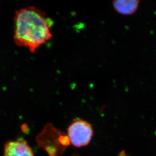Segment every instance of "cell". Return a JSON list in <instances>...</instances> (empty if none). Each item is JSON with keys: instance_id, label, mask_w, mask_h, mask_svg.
Instances as JSON below:
<instances>
[{"instance_id": "1", "label": "cell", "mask_w": 156, "mask_h": 156, "mask_svg": "<svg viewBox=\"0 0 156 156\" xmlns=\"http://www.w3.org/2000/svg\"><path fill=\"white\" fill-rule=\"evenodd\" d=\"M53 22L45 12L35 6L21 8L14 18V41L16 45L34 53L52 38Z\"/></svg>"}, {"instance_id": "3", "label": "cell", "mask_w": 156, "mask_h": 156, "mask_svg": "<svg viewBox=\"0 0 156 156\" xmlns=\"http://www.w3.org/2000/svg\"><path fill=\"white\" fill-rule=\"evenodd\" d=\"M4 156H34V152L25 140L8 141L5 145Z\"/></svg>"}, {"instance_id": "2", "label": "cell", "mask_w": 156, "mask_h": 156, "mask_svg": "<svg viewBox=\"0 0 156 156\" xmlns=\"http://www.w3.org/2000/svg\"><path fill=\"white\" fill-rule=\"evenodd\" d=\"M93 133L91 125L83 120H77L72 122L68 129L69 141L76 147H82L88 144Z\"/></svg>"}, {"instance_id": "4", "label": "cell", "mask_w": 156, "mask_h": 156, "mask_svg": "<svg viewBox=\"0 0 156 156\" xmlns=\"http://www.w3.org/2000/svg\"><path fill=\"white\" fill-rule=\"evenodd\" d=\"M137 0H118L113 2L115 11L124 15H130L137 11L139 4Z\"/></svg>"}]
</instances>
